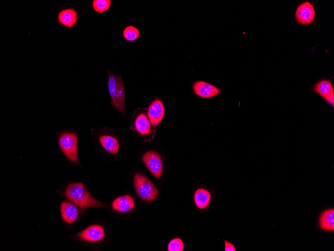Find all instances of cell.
I'll return each instance as SVG.
<instances>
[{"label":"cell","mask_w":334,"mask_h":251,"mask_svg":"<svg viewBox=\"0 0 334 251\" xmlns=\"http://www.w3.org/2000/svg\"><path fill=\"white\" fill-rule=\"evenodd\" d=\"M211 199L210 193L203 189H199L196 191L194 195V201L196 206L200 209L206 208Z\"/></svg>","instance_id":"obj_17"},{"label":"cell","mask_w":334,"mask_h":251,"mask_svg":"<svg viewBox=\"0 0 334 251\" xmlns=\"http://www.w3.org/2000/svg\"><path fill=\"white\" fill-rule=\"evenodd\" d=\"M316 16L314 6L310 2H306L298 6L295 18L299 24L306 25L312 24Z\"/></svg>","instance_id":"obj_5"},{"label":"cell","mask_w":334,"mask_h":251,"mask_svg":"<svg viewBox=\"0 0 334 251\" xmlns=\"http://www.w3.org/2000/svg\"><path fill=\"white\" fill-rule=\"evenodd\" d=\"M135 206V200L132 197L126 195L117 198L112 202V208L119 213H128Z\"/></svg>","instance_id":"obj_9"},{"label":"cell","mask_w":334,"mask_h":251,"mask_svg":"<svg viewBox=\"0 0 334 251\" xmlns=\"http://www.w3.org/2000/svg\"><path fill=\"white\" fill-rule=\"evenodd\" d=\"M103 227L99 225H93L78 233L77 236L80 239L89 242H99L105 237Z\"/></svg>","instance_id":"obj_6"},{"label":"cell","mask_w":334,"mask_h":251,"mask_svg":"<svg viewBox=\"0 0 334 251\" xmlns=\"http://www.w3.org/2000/svg\"><path fill=\"white\" fill-rule=\"evenodd\" d=\"M325 100L330 105H332L333 107L334 108V94H332L330 96H329L328 98H327Z\"/></svg>","instance_id":"obj_23"},{"label":"cell","mask_w":334,"mask_h":251,"mask_svg":"<svg viewBox=\"0 0 334 251\" xmlns=\"http://www.w3.org/2000/svg\"><path fill=\"white\" fill-rule=\"evenodd\" d=\"M137 131L142 135L148 134L151 131V123L144 113H141L136 118L135 122Z\"/></svg>","instance_id":"obj_16"},{"label":"cell","mask_w":334,"mask_h":251,"mask_svg":"<svg viewBox=\"0 0 334 251\" xmlns=\"http://www.w3.org/2000/svg\"><path fill=\"white\" fill-rule=\"evenodd\" d=\"M99 141L102 146L110 153L117 154L120 149L118 141L114 137L110 135H101Z\"/></svg>","instance_id":"obj_14"},{"label":"cell","mask_w":334,"mask_h":251,"mask_svg":"<svg viewBox=\"0 0 334 251\" xmlns=\"http://www.w3.org/2000/svg\"><path fill=\"white\" fill-rule=\"evenodd\" d=\"M313 90L315 93L319 95L324 100L334 94L333 84L328 79H322L317 82L314 85Z\"/></svg>","instance_id":"obj_13"},{"label":"cell","mask_w":334,"mask_h":251,"mask_svg":"<svg viewBox=\"0 0 334 251\" xmlns=\"http://www.w3.org/2000/svg\"><path fill=\"white\" fill-rule=\"evenodd\" d=\"M124 38L128 41H134L136 40L140 36L139 30L133 26L127 27L123 33Z\"/></svg>","instance_id":"obj_20"},{"label":"cell","mask_w":334,"mask_h":251,"mask_svg":"<svg viewBox=\"0 0 334 251\" xmlns=\"http://www.w3.org/2000/svg\"><path fill=\"white\" fill-rule=\"evenodd\" d=\"M61 213L63 220L68 224L75 223L78 218L79 212L75 205L64 201L61 204Z\"/></svg>","instance_id":"obj_10"},{"label":"cell","mask_w":334,"mask_h":251,"mask_svg":"<svg viewBox=\"0 0 334 251\" xmlns=\"http://www.w3.org/2000/svg\"><path fill=\"white\" fill-rule=\"evenodd\" d=\"M58 21L61 25L66 28H72L78 21L77 13L73 8L62 10L58 13Z\"/></svg>","instance_id":"obj_11"},{"label":"cell","mask_w":334,"mask_h":251,"mask_svg":"<svg viewBox=\"0 0 334 251\" xmlns=\"http://www.w3.org/2000/svg\"><path fill=\"white\" fill-rule=\"evenodd\" d=\"M134 186L138 197L147 202L156 200L159 191L153 182L145 176L137 173L134 178Z\"/></svg>","instance_id":"obj_2"},{"label":"cell","mask_w":334,"mask_h":251,"mask_svg":"<svg viewBox=\"0 0 334 251\" xmlns=\"http://www.w3.org/2000/svg\"><path fill=\"white\" fill-rule=\"evenodd\" d=\"M112 4L111 0H93V8L97 13H103L108 11Z\"/></svg>","instance_id":"obj_19"},{"label":"cell","mask_w":334,"mask_h":251,"mask_svg":"<svg viewBox=\"0 0 334 251\" xmlns=\"http://www.w3.org/2000/svg\"><path fill=\"white\" fill-rule=\"evenodd\" d=\"M65 196L68 200L83 209H98L104 207L106 205L93 197L81 182H75L68 185Z\"/></svg>","instance_id":"obj_1"},{"label":"cell","mask_w":334,"mask_h":251,"mask_svg":"<svg viewBox=\"0 0 334 251\" xmlns=\"http://www.w3.org/2000/svg\"><path fill=\"white\" fill-rule=\"evenodd\" d=\"M165 114L164 106L159 99L154 100L150 104L148 111V117L152 126L159 125L162 121Z\"/></svg>","instance_id":"obj_8"},{"label":"cell","mask_w":334,"mask_h":251,"mask_svg":"<svg viewBox=\"0 0 334 251\" xmlns=\"http://www.w3.org/2000/svg\"><path fill=\"white\" fill-rule=\"evenodd\" d=\"M78 138L74 133L64 132L59 138V145L66 157L72 162L78 164Z\"/></svg>","instance_id":"obj_3"},{"label":"cell","mask_w":334,"mask_h":251,"mask_svg":"<svg viewBox=\"0 0 334 251\" xmlns=\"http://www.w3.org/2000/svg\"><path fill=\"white\" fill-rule=\"evenodd\" d=\"M184 249V244L180 238H175L170 241L168 246L169 251H183Z\"/></svg>","instance_id":"obj_21"},{"label":"cell","mask_w":334,"mask_h":251,"mask_svg":"<svg viewBox=\"0 0 334 251\" xmlns=\"http://www.w3.org/2000/svg\"><path fill=\"white\" fill-rule=\"evenodd\" d=\"M195 94L202 98H211L219 95L221 90L218 88L204 81H197L193 86Z\"/></svg>","instance_id":"obj_7"},{"label":"cell","mask_w":334,"mask_h":251,"mask_svg":"<svg viewBox=\"0 0 334 251\" xmlns=\"http://www.w3.org/2000/svg\"><path fill=\"white\" fill-rule=\"evenodd\" d=\"M225 243V251H236V248L234 246L228 241L224 240Z\"/></svg>","instance_id":"obj_22"},{"label":"cell","mask_w":334,"mask_h":251,"mask_svg":"<svg viewBox=\"0 0 334 251\" xmlns=\"http://www.w3.org/2000/svg\"><path fill=\"white\" fill-rule=\"evenodd\" d=\"M319 225L325 231L334 230V210L331 209L322 213L319 219Z\"/></svg>","instance_id":"obj_15"},{"label":"cell","mask_w":334,"mask_h":251,"mask_svg":"<svg viewBox=\"0 0 334 251\" xmlns=\"http://www.w3.org/2000/svg\"><path fill=\"white\" fill-rule=\"evenodd\" d=\"M109 79L108 82V87L111 98V104L116 108V80L112 73L110 71H108Z\"/></svg>","instance_id":"obj_18"},{"label":"cell","mask_w":334,"mask_h":251,"mask_svg":"<svg viewBox=\"0 0 334 251\" xmlns=\"http://www.w3.org/2000/svg\"><path fill=\"white\" fill-rule=\"evenodd\" d=\"M116 108L120 112L123 116H125V91L122 81V76L116 77Z\"/></svg>","instance_id":"obj_12"},{"label":"cell","mask_w":334,"mask_h":251,"mask_svg":"<svg viewBox=\"0 0 334 251\" xmlns=\"http://www.w3.org/2000/svg\"><path fill=\"white\" fill-rule=\"evenodd\" d=\"M142 161L150 173L156 178H160L163 172V164L161 155L156 151H150L142 156Z\"/></svg>","instance_id":"obj_4"}]
</instances>
